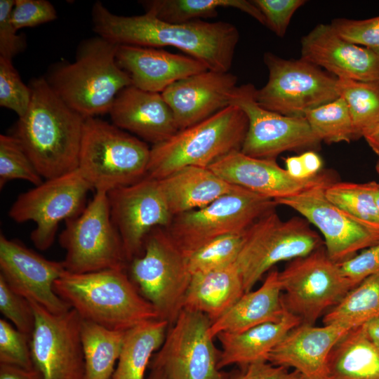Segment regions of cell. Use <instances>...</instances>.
<instances>
[{
	"label": "cell",
	"mask_w": 379,
	"mask_h": 379,
	"mask_svg": "<svg viewBox=\"0 0 379 379\" xmlns=\"http://www.w3.org/2000/svg\"><path fill=\"white\" fill-rule=\"evenodd\" d=\"M107 199L128 262L142 254L148 234L156 227H168L173 218L159 180L148 176L109 192Z\"/></svg>",
	"instance_id": "ac0fdd59"
},
{
	"label": "cell",
	"mask_w": 379,
	"mask_h": 379,
	"mask_svg": "<svg viewBox=\"0 0 379 379\" xmlns=\"http://www.w3.org/2000/svg\"><path fill=\"white\" fill-rule=\"evenodd\" d=\"M285 165L288 173L295 179L306 180L313 178L307 174L300 155L286 158Z\"/></svg>",
	"instance_id": "816d5d0a"
},
{
	"label": "cell",
	"mask_w": 379,
	"mask_h": 379,
	"mask_svg": "<svg viewBox=\"0 0 379 379\" xmlns=\"http://www.w3.org/2000/svg\"><path fill=\"white\" fill-rule=\"evenodd\" d=\"M112 379V378H111Z\"/></svg>",
	"instance_id": "680465c9"
},
{
	"label": "cell",
	"mask_w": 379,
	"mask_h": 379,
	"mask_svg": "<svg viewBox=\"0 0 379 379\" xmlns=\"http://www.w3.org/2000/svg\"><path fill=\"white\" fill-rule=\"evenodd\" d=\"M378 183L333 182L326 186V198L343 211L379 232V211L375 199Z\"/></svg>",
	"instance_id": "e575fe53"
},
{
	"label": "cell",
	"mask_w": 379,
	"mask_h": 379,
	"mask_svg": "<svg viewBox=\"0 0 379 379\" xmlns=\"http://www.w3.org/2000/svg\"><path fill=\"white\" fill-rule=\"evenodd\" d=\"M208 168L232 185L274 201L292 197L333 179L327 173H320L310 179H295L285 168L280 167L276 159L252 157L241 151L227 154Z\"/></svg>",
	"instance_id": "ffe728a7"
},
{
	"label": "cell",
	"mask_w": 379,
	"mask_h": 379,
	"mask_svg": "<svg viewBox=\"0 0 379 379\" xmlns=\"http://www.w3.org/2000/svg\"><path fill=\"white\" fill-rule=\"evenodd\" d=\"M333 181L322 182L298 194L275 200L299 213L322 234L328 256L340 263L379 241V232L354 218L331 202L324 189Z\"/></svg>",
	"instance_id": "e0dca14e"
},
{
	"label": "cell",
	"mask_w": 379,
	"mask_h": 379,
	"mask_svg": "<svg viewBox=\"0 0 379 379\" xmlns=\"http://www.w3.org/2000/svg\"><path fill=\"white\" fill-rule=\"evenodd\" d=\"M53 289L82 319L109 329L126 331L144 321L160 319L126 269L83 274L66 272L55 281Z\"/></svg>",
	"instance_id": "3957f363"
},
{
	"label": "cell",
	"mask_w": 379,
	"mask_h": 379,
	"mask_svg": "<svg viewBox=\"0 0 379 379\" xmlns=\"http://www.w3.org/2000/svg\"><path fill=\"white\" fill-rule=\"evenodd\" d=\"M116 60L133 86L161 93L180 79L208 70L192 57L153 47L119 45Z\"/></svg>",
	"instance_id": "d4e9b609"
},
{
	"label": "cell",
	"mask_w": 379,
	"mask_h": 379,
	"mask_svg": "<svg viewBox=\"0 0 379 379\" xmlns=\"http://www.w3.org/2000/svg\"><path fill=\"white\" fill-rule=\"evenodd\" d=\"M13 180H23L34 186L43 182L33 162L13 135H0V188Z\"/></svg>",
	"instance_id": "f35d334b"
},
{
	"label": "cell",
	"mask_w": 379,
	"mask_h": 379,
	"mask_svg": "<svg viewBox=\"0 0 379 379\" xmlns=\"http://www.w3.org/2000/svg\"><path fill=\"white\" fill-rule=\"evenodd\" d=\"M93 30L117 45L159 48L171 46L201 62L208 70L231 68L239 33L232 24L195 20L170 23L145 13L123 16L109 11L100 1L92 8Z\"/></svg>",
	"instance_id": "6da1fadb"
},
{
	"label": "cell",
	"mask_w": 379,
	"mask_h": 379,
	"mask_svg": "<svg viewBox=\"0 0 379 379\" xmlns=\"http://www.w3.org/2000/svg\"><path fill=\"white\" fill-rule=\"evenodd\" d=\"M229 379H302L295 370L273 365L268 361H260L249 364Z\"/></svg>",
	"instance_id": "c3c4849f"
},
{
	"label": "cell",
	"mask_w": 379,
	"mask_h": 379,
	"mask_svg": "<svg viewBox=\"0 0 379 379\" xmlns=\"http://www.w3.org/2000/svg\"><path fill=\"white\" fill-rule=\"evenodd\" d=\"M128 276L140 294L169 326L182 310L192 274L187 256L164 227L146 237L140 255L128 264Z\"/></svg>",
	"instance_id": "52a82bcc"
},
{
	"label": "cell",
	"mask_w": 379,
	"mask_h": 379,
	"mask_svg": "<svg viewBox=\"0 0 379 379\" xmlns=\"http://www.w3.org/2000/svg\"><path fill=\"white\" fill-rule=\"evenodd\" d=\"M15 0L0 1V57L12 60L26 48L25 38L18 34L11 21Z\"/></svg>",
	"instance_id": "7dc6e473"
},
{
	"label": "cell",
	"mask_w": 379,
	"mask_h": 379,
	"mask_svg": "<svg viewBox=\"0 0 379 379\" xmlns=\"http://www.w3.org/2000/svg\"><path fill=\"white\" fill-rule=\"evenodd\" d=\"M109 113L114 125L152 145L168 140L178 131L173 111L161 93L133 85L119 93Z\"/></svg>",
	"instance_id": "cb8c5ba5"
},
{
	"label": "cell",
	"mask_w": 379,
	"mask_h": 379,
	"mask_svg": "<svg viewBox=\"0 0 379 379\" xmlns=\"http://www.w3.org/2000/svg\"><path fill=\"white\" fill-rule=\"evenodd\" d=\"M379 319V274L364 279L352 288L323 318L324 325L351 329Z\"/></svg>",
	"instance_id": "836d02e7"
},
{
	"label": "cell",
	"mask_w": 379,
	"mask_h": 379,
	"mask_svg": "<svg viewBox=\"0 0 379 379\" xmlns=\"http://www.w3.org/2000/svg\"><path fill=\"white\" fill-rule=\"evenodd\" d=\"M0 379H43L34 367L30 369L17 366L0 364Z\"/></svg>",
	"instance_id": "681fc988"
},
{
	"label": "cell",
	"mask_w": 379,
	"mask_h": 379,
	"mask_svg": "<svg viewBox=\"0 0 379 379\" xmlns=\"http://www.w3.org/2000/svg\"><path fill=\"white\" fill-rule=\"evenodd\" d=\"M211 324L206 315L182 309L153 355L150 368L168 379H229L218 368L220 351L209 334Z\"/></svg>",
	"instance_id": "5bb4252c"
},
{
	"label": "cell",
	"mask_w": 379,
	"mask_h": 379,
	"mask_svg": "<svg viewBox=\"0 0 379 379\" xmlns=\"http://www.w3.org/2000/svg\"><path fill=\"white\" fill-rule=\"evenodd\" d=\"M339 97L346 102L357 139L379 122V82L337 79Z\"/></svg>",
	"instance_id": "d590c367"
},
{
	"label": "cell",
	"mask_w": 379,
	"mask_h": 379,
	"mask_svg": "<svg viewBox=\"0 0 379 379\" xmlns=\"http://www.w3.org/2000/svg\"><path fill=\"white\" fill-rule=\"evenodd\" d=\"M331 25L344 39L379 53V15L364 20L336 18Z\"/></svg>",
	"instance_id": "7bdbcfd3"
},
{
	"label": "cell",
	"mask_w": 379,
	"mask_h": 379,
	"mask_svg": "<svg viewBox=\"0 0 379 379\" xmlns=\"http://www.w3.org/2000/svg\"><path fill=\"white\" fill-rule=\"evenodd\" d=\"M91 190L77 168L19 194L8 215L17 223L33 222L31 241L37 249L46 251L52 246L60 222L77 217L84 209Z\"/></svg>",
	"instance_id": "4fadbf2b"
},
{
	"label": "cell",
	"mask_w": 379,
	"mask_h": 379,
	"mask_svg": "<svg viewBox=\"0 0 379 379\" xmlns=\"http://www.w3.org/2000/svg\"><path fill=\"white\" fill-rule=\"evenodd\" d=\"M365 326L370 338L379 347V319L366 323Z\"/></svg>",
	"instance_id": "db71d44e"
},
{
	"label": "cell",
	"mask_w": 379,
	"mask_h": 379,
	"mask_svg": "<svg viewBox=\"0 0 379 379\" xmlns=\"http://www.w3.org/2000/svg\"><path fill=\"white\" fill-rule=\"evenodd\" d=\"M0 311L20 332L31 338L35 317L28 299L12 290L0 276Z\"/></svg>",
	"instance_id": "b9f144b4"
},
{
	"label": "cell",
	"mask_w": 379,
	"mask_h": 379,
	"mask_svg": "<svg viewBox=\"0 0 379 379\" xmlns=\"http://www.w3.org/2000/svg\"><path fill=\"white\" fill-rule=\"evenodd\" d=\"M65 222L59 242L66 251L62 262L67 272L127 268L123 243L110 216L107 193L96 192L82 212Z\"/></svg>",
	"instance_id": "30bf717a"
},
{
	"label": "cell",
	"mask_w": 379,
	"mask_h": 379,
	"mask_svg": "<svg viewBox=\"0 0 379 379\" xmlns=\"http://www.w3.org/2000/svg\"><path fill=\"white\" fill-rule=\"evenodd\" d=\"M375 199L376 205L379 211V185L378 187L376 188V190L375 192Z\"/></svg>",
	"instance_id": "9f6ffc18"
},
{
	"label": "cell",
	"mask_w": 379,
	"mask_h": 379,
	"mask_svg": "<svg viewBox=\"0 0 379 379\" xmlns=\"http://www.w3.org/2000/svg\"><path fill=\"white\" fill-rule=\"evenodd\" d=\"M237 77L206 70L180 79L161 95L173 111L178 130L199 123L230 106Z\"/></svg>",
	"instance_id": "7402d4cb"
},
{
	"label": "cell",
	"mask_w": 379,
	"mask_h": 379,
	"mask_svg": "<svg viewBox=\"0 0 379 379\" xmlns=\"http://www.w3.org/2000/svg\"><path fill=\"white\" fill-rule=\"evenodd\" d=\"M265 18V26L277 36L283 37L295 12L304 0H253Z\"/></svg>",
	"instance_id": "ee69618b"
},
{
	"label": "cell",
	"mask_w": 379,
	"mask_h": 379,
	"mask_svg": "<svg viewBox=\"0 0 379 379\" xmlns=\"http://www.w3.org/2000/svg\"><path fill=\"white\" fill-rule=\"evenodd\" d=\"M301 58L337 79L379 82V53L342 38L331 24H319L300 41Z\"/></svg>",
	"instance_id": "44dd1931"
},
{
	"label": "cell",
	"mask_w": 379,
	"mask_h": 379,
	"mask_svg": "<svg viewBox=\"0 0 379 379\" xmlns=\"http://www.w3.org/2000/svg\"><path fill=\"white\" fill-rule=\"evenodd\" d=\"M349 330L338 325L300 324L272 350L267 361L292 368L302 379H326L330 352Z\"/></svg>",
	"instance_id": "603a6c76"
},
{
	"label": "cell",
	"mask_w": 379,
	"mask_h": 379,
	"mask_svg": "<svg viewBox=\"0 0 379 379\" xmlns=\"http://www.w3.org/2000/svg\"><path fill=\"white\" fill-rule=\"evenodd\" d=\"M30 337L18 331L5 319H0V364L23 368H34Z\"/></svg>",
	"instance_id": "60d3db41"
},
{
	"label": "cell",
	"mask_w": 379,
	"mask_h": 379,
	"mask_svg": "<svg viewBox=\"0 0 379 379\" xmlns=\"http://www.w3.org/2000/svg\"><path fill=\"white\" fill-rule=\"evenodd\" d=\"M118 46L99 36L88 39L81 43L73 62L55 65L45 79L84 118L109 113L119 93L132 85L117 62Z\"/></svg>",
	"instance_id": "277c9868"
},
{
	"label": "cell",
	"mask_w": 379,
	"mask_h": 379,
	"mask_svg": "<svg viewBox=\"0 0 379 379\" xmlns=\"http://www.w3.org/2000/svg\"><path fill=\"white\" fill-rule=\"evenodd\" d=\"M0 276L15 292L48 312L60 314L70 306L54 291L55 281L67 271L62 261L48 260L20 241L0 234Z\"/></svg>",
	"instance_id": "d6986e66"
},
{
	"label": "cell",
	"mask_w": 379,
	"mask_h": 379,
	"mask_svg": "<svg viewBox=\"0 0 379 379\" xmlns=\"http://www.w3.org/2000/svg\"><path fill=\"white\" fill-rule=\"evenodd\" d=\"M298 317L286 311L283 317L239 333H221L217 335L222 350L219 369L238 365L241 368L249 364L267 361L270 353L294 327L300 324Z\"/></svg>",
	"instance_id": "4316f807"
},
{
	"label": "cell",
	"mask_w": 379,
	"mask_h": 379,
	"mask_svg": "<svg viewBox=\"0 0 379 379\" xmlns=\"http://www.w3.org/2000/svg\"><path fill=\"white\" fill-rule=\"evenodd\" d=\"M168 327L167 321L157 319L126 330L112 379H145L150 360L163 345Z\"/></svg>",
	"instance_id": "4dcf8cb0"
},
{
	"label": "cell",
	"mask_w": 379,
	"mask_h": 379,
	"mask_svg": "<svg viewBox=\"0 0 379 379\" xmlns=\"http://www.w3.org/2000/svg\"><path fill=\"white\" fill-rule=\"evenodd\" d=\"M279 279L284 307L301 324L314 325L352 289L340 263L328 256L324 246L291 260L279 272Z\"/></svg>",
	"instance_id": "7c38bea8"
},
{
	"label": "cell",
	"mask_w": 379,
	"mask_h": 379,
	"mask_svg": "<svg viewBox=\"0 0 379 379\" xmlns=\"http://www.w3.org/2000/svg\"><path fill=\"white\" fill-rule=\"evenodd\" d=\"M151 371L147 379H168L159 370L150 368Z\"/></svg>",
	"instance_id": "11a10c76"
},
{
	"label": "cell",
	"mask_w": 379,
	"mask_h": 379,
	"mask_svg": "<svg viewBox=\"0 0 379 379\" xmlns=\"http://www.w3.org/2000/svg\"><path fill=\"white\" fill-rule=\"evenodd\" d=\"M266 84L256 89L255 98L263 108L287 117H304L312 109L338 98L337 78L302 58L284 59L267 52Z\"/></svg>",
	"instance_id": "8fae6325"
},
{
	"label": "cell",
	"mask_w": 379,
	"mask_h": 379,
	"mask_svg": "<svg viewBox=\"0 0 379 379\" xmlns=\"http://www.w3.org/2000/svg\"><path fill=\"white\" fill-rule=\"evenodd\" d=\"M31 99V88L22 82L12 60L0 57V105L19 118L27 112Z\"/></svg>",
	"instance_id": "ab89813d"
},
{
	"label": "cell",
	"mask_w": 379,
	"mask_h": 379,
	"mask_svg": "<svg viewBox=\"0 0 379 379\" xmlns=\"http://www.w3.org/2000/svg\"><path fill=\"white\" fill-rule=\"evenodd\" d=\"M150 147L97 117L85 119L78 170L95 192L132 185L147 175Z\"/></svg>",
	"instance_id": "8992f818"
},
{
	"label": "cell",
	"mask_w": 379,
	"mask_h": 379,
	"mask_svg": "<svg viewBox=\"0 0 379 379\" xmlns=\"http://www.w3.org/2000/svg\"><path fill=\"white\" fill-rule=\"evenodd\" d=\"M244 293L243 279L235 262L192 274L182 309L201 312L213 322L227 312Z\"/></svg>",
	"instance_id": "f1b7e54d"
},
{
	"label": "cell",
	"mask_w": 379,
	"mask_h": 379,
	"mask_svg": "<svg viewBox=\"0 0 379 379\" xmlns=\"http://www.w3.org/2000/svg\"><path fill=\"white\" fill-rule=\"evenodd\" d=\"M277 206L272 199L235 186L204 208L174 216L165 229L186 255L220 237L244 233Z\"/></svg>",
	"instance_id": "ba28073f"
},
{
	"label": "cell",
	"mask_w": 379,
	"mask_h": 379,
	"mask_svg": "<svg viewBox=\"0 0 379 379\" xmlns=\"http://www.w3.org/2000/svg\"><path fill=\"white\" fill-rule=\"evenodd\" d=\"M326 379H379V347L365 324L350 329L333 346Z\"/></svg>",
	"instance_id": "f546056e"
},
{
	"label": "cell",
	"mask_w": 379,
	"mask_h": 379,
	"mask_svg": "<svg viewBox=\"0 0 379 379\" xmlns=\"http://www.w3.org/2000/svg\"><path fill=\"white\" fill-rule=\"evenodd\" d=\"M139 3L145 13L170 23H184L213 18L219 8H233L251 15L265 25L263 15L252 2L246 0H144Z\"/></svg>",
	"instance_id": "d6a6232c"
},
{
	"label": "cell",
	"mask_w": 379,
	"mask_h": 379,
	"mask_svg": "<svg viewBox=\"0 0 379 379\" xmlns=\"http://www.w3.org/2000/svg\"><path fill=\"white\" fill-rule=\"evenodd\" d=\"M125 331L109 329L81 319L80 338L85 362V379L112 378Z\"/></svg>",
	"instance_id": "1f68e13d"
},
{
	"label": "cell",
	"mask_w": 379,
	"mask_h": 379,
	"mask_svg": "<svg viewBox=\"0 0 379 379\" xmlns=\"http://www.w3.org/2000/svg\"><path fill=\"white\" fill-rule=\"evenodd\" d=\"M35 324L30 338L34 367L43 379H85L81 318L74 310L54 314L29 300Z\"/></svg>",
	"instance_id": "2e32d148"
},
{
	"label": "cell",
	"mask_w": 379,
	"mask_h": 379,
	"mask_svg": "<svg viewBox=\"0 0 379 379\" xmlns=\"http://www.w3.org/2000/svg\"><path fill=\"white\" fill-rule=\"evenodd\" d=\"M256 88L251 84L237 86L230 105L247 116L248 126L241 152L249 157L276 159L287 151L314 149L321 141L305 117H287L262 107L255 100Z\"/></svg>",
	"instance_id": "9a60e30c"
},
{
	"label": "cell",
	"mask_w": 379,
	"mask_h": 379,
	"mask_svg": "<svg viewBox=\"0 0 379 379\" xmlns=\"http://www.w3.org/2000/svg\"><path fill=\"white\" fill-rule=\"evenodd\" d=\"M279 272L271 270L262 285L244 295L218 319L211 322L209 334L239 333L251 328L280 320L286 310L282 300Z\"/></svg>",
	"instance_id": "484cf974"
},
{
	"label": "cell",
	"mask_w": 379,
	"mask_h": 379,
	"mask_svg": "<svg viewBox=\"0 0 379 379\" xmlns=\"http://www.w3.org/2000/svg\"><path fill=\"white\" fill-rule=\"evenodd\" d=\"M363 138L372 150L379 157V122L366 132Z\"/></svg>",
	"instance_id": "f5cc1de1"
},
{
	"label": "cell",
	"mask_w": 379,
	"mask_h": 379,
	"mask_svg": "<svg viewBox=\"0 0 379 379\" xmlns=\"http://www.w3.org/2000/svg\"><path fill=\"white\" fill-rule=\"evenodd\" d=\"M340 266L352 288L366 278L379 274V241L340 262Z\"/></svg>",
	"instance_id": "bcb514c9"
},
{
	"label": "cell",
	"mask_w": 379,
	"mask_h": 379,
	"mask_svg": "<svg viewBox=\"0 0 379 379\" xmlns=\"http://www.w3.org/2000/svg\"><path fill=\"white\" fill-rule=\"evenodd\" d=\"M321 246V237L305 218L283 220L275 209L264 215L244 233L236 261L245 293L276 264L305 256Z\"/></svg>",
	"instance_id": "9c48e42d"
},
{
	"label": "cell",
	"mask_w": 379,
	"mask_h": 379,
	"mask_svg": "<svg viewBox=\"0 0 379 379\" xmlns=\"http://www.w3.org/2000/svg\"><path fill=\"white\" fill-rule=\"evenodd\" d=\"M244 233L220 237L186 255L191 274L223 268L235 263L244 244Z\"/></svg>",
	"instance_id": "74e56055"
},
{
	"label": "cell",
	"mask_w": 379,
	"mask_h": 379,
	"mask_svg": "<svg viewBox=\"0 0 379 379\" xmlns=\"http://www.w3.org/2000/svg\"><path fill=\"white\" fill-rule=\"evenodd\" d=\"M300 157L309 177H314L321 173L322 160L318 154L312 150H307L302 153Z\"/></svg>",
	"instance_id": "f907efd6"
},
{
	"label": "cell",
	"mask_w": 379,
	"mask_h": 379,
	"mask_svg": "<svg viewBox=\"0 0 379 379\" xmlns=\"http://www.w3.org/2000/svg\"><path fill=\"white\" fill-rule=\"evenodd\" d=\"M248 126L246 114L230 105L211 117L178 130L150 147L147 175L160 180L186 166L208 168L234 151H241Z\"/></svg>",
	"instance_id": "5b68a950"
},
{
	"label": "cell",
	"mask_w": 379,
	"mask_h": 379,
	"mask_svg": "<svg viewBox=\"0 0 379 379\" xmlns=\"http://www.w3.org/2000/svg\"><path fill=\"white\" fill-rule=\"evenodd\" d=\"M304 117L321 142L332 144L354 140L350 114L340 97L307 111Z\"/></svg>",
	"instance_id": "8d00e7d4"
},
{
	"label": "cell",
	"mask_w": 379,
	"mask_h": 379,
	"mask_svg": "<svg viewBox=\"0 0 379 379\" xmlns=\"http://www.w3.org/2000/svg\"><path fill=\"white\" fill-rule=\"evenodd\" d=\"M57 13L52 4L46 0H15L11 21L18 30L53 21Z\"/></svg>",
	"instance_id": "f6af8a7d"
},
{
	"label": "cell",
	"mask_w": 379,
	"mask_h": 379,
	"mask_svg": "<svg viewBox=\"0 0 379 379\" xmlns=\"http://www.w3.org/2000/svg\"><path fill=\"white\" fill-rule=\"evenodd\" d=\"M29 107L15 136L40 175L55 178L78 168L85 119L53 91L45 77L32 81Z\"/></svg>",
	"instance_id": "7a4b0ae2"
},
{
	"label": "cell",
	"mask_w": 379,
	"mask_h": 379,
	"mask_svg": "<svg viewBox=\"0 0 379 379\" xmlns=\"http://www.w3.org/2000/svg\"><path fill=\"white\" fill-rule=\"evenodd\" d=\"M375 170H376L377 173H378V177H379V159H378V161L376 163V165H375ZM378 183L379 185V182Z\"/></svg>",
	"instance_id": "6f0895ef"
},
{
	"label": "cell",
	"mask_w": 379,
	"mask_h": 379,
	"mask_svg": "<svg viewBox=\"0 0 379 379\" xmlns=\"http://www.w3.org/2000/svg\"><path fill=\"white\" fill-rule=\"evenodd\" d=\"M158 180L173 217L204 208L236 186L208 168L194 166L184 167Z\"/></svg>",
	"instance_id": "83f0119b"
}]
</instances>
